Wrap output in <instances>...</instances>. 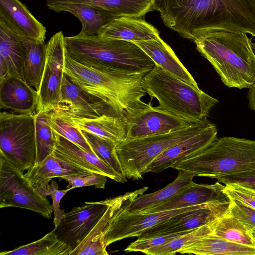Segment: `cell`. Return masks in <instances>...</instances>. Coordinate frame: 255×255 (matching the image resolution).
Returning a JSON list of instances; mask_svg holds the SVG:
<instances>
[{"label": "cell", "mask_w": 255, "mask_h": 255, "mask_svg": "<svg viewBox=\"0 0 255 255\" xmlns=\"http://www.w3.org/2000/svg\"><path fill=\"white\" fill-rule=\"evenodd\" d=\"M142 87L157 107L180 117L190 123L207 118L218 100L155 65L142 79Z\"/></svg>", "instance_id": "5"}, {"label": "cell", "mask_w": 255, "mask_h": 255, "mask_svg": "<svg viewBox=\"0 0 255 255\" xmlns=\"http://www.w3.org/2000/svg\"><path fill=\"white\" fill-rule=\"evenodd\" d=\"M224 187L225 185L218 181L213 184L193 182L168 200L139 213H152L218 201H229L230 199L223 192Z\"/></svg>", "instance_id": "18"}, {"label": "cell", "mask_w": 255, "mask_h": 255, "mask_svg": "<svg viewBox=\"0 0 255 255\" xmlns=\"http://www.w3.org/2000/svg\"><path fill=\"white\" fill-rule=\"evenodd\" d=\"M195 176L192 173L178 170V175L173 182L157 191L142 194L129 200L122 206L123 210L128 213L134 214L153 208L191 184Z\"/></svg>", "instance_id": "28"}, {"label": "cell", "mask_w": 255, "mask_h": 255, "mask_svg": "<svg viewBox=\"0 0 255 255\" xmlns=\"http://www.w3.org/2000/svg\"><path fill=\"white\" fill-rule=\"evenodd\" d=\"M73 126L119 144L127 134V121L119 116L104 115L94 118L79 117L56 109Z\"/></svg>", "instance_id": "20"}, {"label": "cell", "mask_w": 255, "mask_h": 255, "mask_svg": "<svg viewBox=\"0 0 255 255\" xmlns=\"http://www.w3.org/2000/svg\"><path fill=\"white\" fill-rule=\"evenodd\" d=\"M0 17L18 34L45 40L46 29L19 0H0Z\"/></svg>", "instance_id": "24"}, {"label": "cell", "mask_w": 255, "mask_h": 255, "mask_svg": "<svg viewBox=\"0 0 255 255\" xmlns=\"http://www.w3.org/2000/svg\"><path fill=\"white\" fill-rule=\"evenodd\" d=\"M25 48L19 35L0 17V60L5 64L10 76L24 81L23 67Z\"/></svg>", "instance_id": "27"}, {"label": "cell", "mask_w": 255, "mask_h": 255, "mask_svg": "<svg viewBox=\"0 0 255 255\" xmlns=\"http://www.w3.org/2000/svg\"><path fill=\"white\" fill-rule=\"evenodd\" d=\"M194 42L228 87L249 88L255 82V53L247 33L218 31Z\"/></svg>", "instance_id": "3"}, {"label": "cell", "mask_w": 255, "mask_h": 255, "mask_svg": "<svg viewBox=\"0 0 255 255\" xmlns=\"http://www.w3.org/2000/svg\"><path fill=\"white\" fill-rule=\"evenodd\" d=\"M154 5V10L162 13L164 11L166 6V0H151Z\"/></svg>", "instance_id": "46"}, {"label": "cell", "mask_w": 255, "mask_h": 255, "mask_svg": "<svg viewBox=\"0 0 255 255\" xmlns=\"http://www.w3.org/2000/svg\"><path fill=\"white\" fill-rule=\"evenodd\" d=\"M252 45L254 49V51L255 53V43L252 42Z\"/></svg>", "instance_id": "48"}, {"label": "cell", "mask_w": 255, "mask_h": 255, "mask_svg": "<svg viewBox=\"0 0 255 255\" xmlns=\"http://www.w3.org/2000/svg\"><path fill=\"white\" fill-rule=\"evenodd\" d=\"M36 160L35 165L41 163L54 150L55 141L53 130L47 121L46 113L36 112Z\"/></svg>", "instance_id": "36"}, {"label": "cell", "mask_w": 255, "mask_h": 255, "mask_svg": "<svg viewBox=\"0 0 255 255\" xmlns=\"http://www.w3.org/2000/svg\"><path fill=\"white\" fill-rule=\"evenodd\" d=\"M19 35L25 48L23 67L24 81L38 91L45 67L46 44L45 40H34Z\"/></svg>", "instance_id": "30"}, {"label": "cell", "mask_w": 255, "mask_h": 255, "mask_svg": "<svg viewBox=\"0 0 255 255\" xmlns=\"http://www.w3.org/2000/svg\"><path fill=\"white\" fill-rule=\"evenodd\" d=\"M38 103L37 91L26 82L10 76L0 83V108L16 113H35Z\"/></svg>", "instance_id": "22"}, {"label": "cell", "mask_w": 255, "mask_h": 255, "mask_svg": "<svg viewBox=\"0 0 255 255\" xmlns=\"http://www.w3.org/2000/svg\"><path fill=\"white\" fill-rule=\"evenodd\" d=\"M70 249L59 240L52 231L40 239L22 245L13 250L4 251L0 255H70Z\"/></svg>", "instance_id": "32"}, {"label": "cell", "mask_w": 255, "mask_h": 255, "mask_svg": "<svg viewBox=\"0 0 255 255\" xmlns=\"http://www.w3.org/2000/svg\"><path fill=\"white\" fill-rule=\"evenodd\" d=\"M10 76L5 64L3 61L0 60V83Z\"/></svg>", "instance_id": "45"}, {"label": "cell", "mask_w": 255, "mask_h": 255, "mask_svg": "<svg viewBox=\"0 0 255 255\" xmlns=\"http://www.w3.org/2000/svg\"><path fill=\"white\" fill-rule=\"evenodd\" d=\"M204 204L147 214L128 213L122 207L112 218L106 236V246L125 238L138 237L143 231L177 214L200 208Z\"/></svg>", "instance_id": "12"}, {"label": "cell", "mask_w": 255, "mask_h": 255, "mask_svg": "<svg viewBox=\"0 0 255 255\" xmlns=\"http://www.w3.org/2000/svg\"><path fill=\"white\" fill-rule=\"evenodd\" d=\"M250 231L255 228V209L238 201L230 199L229 212Z\"/></svg>", "instance_id": "40"}, {"label": "cell", "mask_w": 255, "mask_h": 255, "mask_svg": "<svg viewBox=\"0 0 255 255\" xmlns=\"http://www.w3.org/2000/svg\"><path fill=\"white\" fill-rule=\"evenodd\" d=\"M72 188L64 190H58V185L56 181L52 180L48 187V195L51 196L52 200L51 207L54 213L53 224L55 227L59 224L61 219L65 214L64 210L60 208V202L63 197Z\"/></svg>", "instance_id": "43"}, {"label": "cell", "mask_w": 255, "mask_h": 255, "mask_svg": "<svg viewBox=\"0 0 255 255\" xmlns=\"http://www.w3.org/2000/svg\"><path fill=\"white\" fill-rule=\"evenodd\" d=\"M160 67L182 80L194 86L196 81L183 65L169 45L159 37L134 42Z\"/></svg>", "instance_id": "26"}, {"label": "cell", "mask_w": 255, "mask_h": 255, "mask_svg": "<svg viewBox=\"0 0 255 255\" xmlns=\"http://www.w3.org/2000/svg\"><path fill=\"white\" fill-rule=\"evenodd\" d=\"M191 231L168 234L138 237L137 240L131 243L125 250V251L126 252H141L144 253L145 251L152 248H154L165 243L177 236L184 234Z\"/></svg>", "instance_id": "38"}, {"label": "cell", "mask_w": 255, "mask_h": 255, "mask_svg": "<svg viewBox=\"0 0 255 255\" xmlns=\"http://www.w3.org/2000/svg\"><path fill=\"white\" fill-rule=\"evenodd\" d=\"M219 219L177 236L165 243L152 248L145 251L144 254L148 255H175L182 248L212 233Z\"/></svg>", "instance_id": "35"}, {"label": "cell", "mask_w": 255, "mask_h": 255, "mask_svg": "<svg viewBox=\"0 0 255 255\" xmlns=\"http://www.w3.org/2000/svg\"><path fill=\"white\" fill-rule=\"evenodd\" d=\"M64 73L84 93L107 104L127 121L151 106L141 100L146 94L142 85L143 75L85 65L66 52Z\"/></svg>", "instance_id": "2"}, {"label": "cell", "mask_w": 255, "mask_h": 255, "mask_svg": "<svg viewBox=\"0 0 255 255\" xmlns=\"http://www.w3.org/2000/svg\"><path fill=\"white\" fill-rule=\"evenodd\" d=\"M228 212L218 220L212 234L230 242L255 247L250 231Z\"/></svg>", "instance_id": "34"}, {"label": "cell", "mask_w": 255, "mask_h": 255, "mask_svg": "<svg viewBox=\"0 0 255 255\" xmlns=\"http://www.w3.org/2000/svg\"><path fill=\"white\" fill-rule=\"evenodd\" d=\"M217 138L216 126L211 123L201 132L168 148L147 167L145 173H159L179 161L207 148Z\"/></svg>", "instance_id": "16"}, {"label": "cell", "mask_w": 255, "mask_h": 255, "mask_svg": "<svg viewBox=\"0 0 255 255\" xmlns=\"http://www.w3.org/2000/svg\"><path fill=\"white\" fill-rule=\"evenodd\" d=\"M230 201L205 204L202 207L177 214L143 231L138 237L189 231L219 219L229 212Z\"/></svg>", "instance_id": "13"}, {"label": "cell", "mask_w": 255, "mask_h": 255, "mask_svg": "<svg viewBox=\"0 0 255 255\" xmlns=\"http://www.w3.org/2000/svg\"><path fill=\"white\" fill-rule=\"evenodd\" d=\"M91 173L59 159L52 152L41 163L27 170L24 175L40 195L46 198L48 196L49 183L52 178Z\"/></svg>", "instance_id": "23"}, {"label": "cell", "mask_w": 255, "mask_h": 255, "mask_svg": "<svg viewBox=\"0 0 255 255\" xmlns=\"http://www.w3.org/2000/svg\"><path fill=\"white\" fill-rule=\"evenodd\" d=\"M249 89L247 94L249 106L251 110L255 111V82Z\"/></svg>", "instance_id": "44"}, {"label": "cell", "mask_w": 255, "mask_h": 255, "mask_svg": "<svg viewBox=\"0 0 255 255\" xmlns=\"http://www.w3.org/2000/svg\"><path fill=\"white\" fill-rule=\"evenodd\" d=\"M51 10L72 13L81 21L82 29L79 34L83 36L98 35L101 28L115 18L122 16L115 12L89 4L77 3H46Z\"/></svg>", "instance_id": "21"}, {"label": "cell", "mask_w": 255, "mask_h": 255, "mask_svg": "<svg viewBox=\"0 0 255 255\" xmlns=\"http://www.w3.org/2000/svg\"><path fill=\"white\" fill-rule=\"evenodd\" d=\"M35 113H0V155L22 171L35 163Z\"/></svg>", "instance_id": "8"}, {"label": "cell", "mask_w": 255, "mask_h": 255, "mask_svg": "<svg viewBox=\"0 0 255 255\" xmlns=\"http://www.w3.org/2000/svg\"><path fill=\"white\" fill-rule=\"evenodd\" d=\"M211 123L206 118L183 129L121 142L117 145L116 151L127 178L142 179L147 167L163 151L201 132Z\"/></svg>", "instance_id": "7"}, {"label": "cell", "mask_w": 255, "mask_h": 255, "mask_svg": "<svg viewBox=\"0 0 255 255\" xmlns=\"http://www.w3.org/2000/svg\"><path fill=\"white\" fill-rule=\"evenodd\" d=\"M250 232H251V235H252L253 239L255 241V228H254V229H252L250 231Z\"/></svg>", "instance_id": "47"}, {"label": "cell", "mask_w": 255, "mask_h": 255, "mask_svg": "<svg viewBox=\"0 0 255 255\" xmlns=\"http://www.w3.org/2000/svg\"><path fill=\"white\" fill-rule=\"evenodd\" d=\"M147 187L128 192L112 200L103 216L83 241L70 253V255H108L106 250V236L115 213L127 202L142 194Z\"/></svg>", "instance_id": "15"}, {"label": "cell", "mask_w": 255, "mask_h": 255, "mask_svg": "<svg viewBox=\"0 0 255 255\" xmlns=\"http://www.w3.org/2000/svg\"><path fill=\"white\" fill-rule=\"evenodd\" d=\"M191 124L180 117L151 106L127 120L126 140L166 133L185 128Z\"/></svg>", "instance_id": "14"}, {"label": "cell", "mask_w": 255, "mask_h": 255, "mask_svg": "<svg viewBox=\"0 0 255 255\" xmlns=\"http://www.w3.org/2000/svg\"><path fill=\"white\" fill-rule=\"evenodd\" d=\"M68 184L67 188H75L90 186H94L96 188L104 189L107 182V176L92 173L88 175H80L63 177Z\"/></svg>", "instance_id": "39"}, {"label": "cell", "mask_w": 255, "mask_h": 255, "mask_svg": "<svg viewBox=\"0 0 255 255\" xmlns=\"http://www.w3.org/2000/svg\"><path fill=\"white\" fill-rule=\"evenodd\" d=\"M217 179L225 185L235 183L255 190V170L235 173L218 177Z\"/></svg>", "instance_id": "42"}, {"label": "cell", "mask_w": 255, "mask_h": 255, "mask_svg": "<svg viewBox=\"0 0 255 255\" xmlns=\"http://www.w3.org/2000/svg\"><path fill=\"white\" fill-rule=\"evenodd\" d=\"M18 207L50 219L53 210L23 171L0 155V208Z\"/></svg>", "instance_id": "9"}, {"label": "cell", "mask_w": 255, "mask_h": 255, "mask_svg": "<svg viewBox=\"0 0 255 255\" xmlns=\"http://www.w3.org/2000/svg\"><path fill=\"white\" fill-rule=\"evenodd\" d=\"M69 2L89 4L118 13L122 16L142 18L154 10L151 0H47L46 3Z\"/></svg>", "instance_id": "31"}, {"label": "cell", "mask_w": 255, "mask_h": 255, "mask_svg": "<svg viewBox=\"0 0 255 255\" xmlns=\"http://www.w3.org/2000/svg\"><path fill=\"white\" fill-rule=\"evenodd\" d=\"M57 109L82 118H94L104 115L120 117L107 104L84 93L65 73L63 80L61 99Z\"/></svg>", "instance_id": "17"}, {"label": "cell", "mask_w": 255, "mask_h": 255, "mask_svg": "<svg viewBox=\"0 0 255 255\" xmlns=\"http://www.w3.org/2000/svg\"><path fill=\"white\" fill-rule=\"evenodd\" d=\"M178 253L198 255H255V247L230 242L211 233L182 248Z\"/></svg>", "instance_id": "29"}, {"label": "cell", "mask_w": 255, "mask_h": 255, "mask_svg": "<svg viewBox=\"0 0 255 255\" xmlns=\"http://www.w3.org/2000/svg\"><path fill=\"white\" fill-rule=\"evenodd\" d=\"M160 16L167 27L193 41L218 31L255 37V0H166Z\"/></svg>", "instance_id": "1"}, {"label": "cell", "mask_w": 255, "mask_h": 255, "mask_svg": "<svg viewBox=\"0 0 255 255\" xmlns=\"http://www.w3.org/2000/svg\"><path fill=\"white\" fill-rule=\"evenodd\" d=\"M111 199L86 202L65 213L52 231L58 239L71 250H75L86 238L105 212Z\"/></svg>", "instance_id": "11"}, {"label": "cell", "mask_w": 255, "mask_h": 255, "mask_svg": "<svg viewBox=\"0 0 255 255\" xmlns=\"http://www.w3.org/2000/svg\"><path fill=\"white\" fill-rule=\"evenodd\" d=\"M66 47L62 31L53 35L46 44L45 67L39 90L36 112H48L57 109L61 99L64 75Z\"/></svg>", "instance_id": "10"}, {"label": "cell", "mask_w": 255, "mask_h": 255, "mask_svg": "<svg viewBox=\"0 0 255 255\" xmlns=\"http://www.w3.org/2000/svg\"><path fill=\"white\" fill-rule=\"evenodd\" d=\"M53 132L55 141L53 153L56 157L74 166L123 183L115 171L93 152L84 149L53 131Z\"/></svg>", "instance_id": "19"}, {"label": "cell", "mask_w": 255, "mask_h": 255, "mask_svg": "<svg viewBox=\"0 0 255 255\" xmlns=\"http://www.w3.org/2000/svg\"><path fill=\"white\" fill-rule=\"evenodd\" d=\"M98 35L132 42L155 39L159 32L142 18L119 16L102 27Z\"/></svg>", "instance_id": "25"}, {"label": "cell", "mask_w": 255, "mask_h": 255, "mask_svg": "<svg viewBox=\"0 0 255 255\" xmlns=\"http://www.w3.org/2000/svg\"><path fill=\"white\" fill-rule=\"evenodd\" d=\"M80 130L93 153L115 171L122 180L123 183L126 182L127 178L116 151L118 144L113 141L102 138L90 132Z\"/></svg>", "instance_id": "33"}, {"label": "cell", "mask_w": 255, "mask_h": 255, "mask_svg": "<svg viewBox=\"0 0 255 255\" xmlns=\"http://www.w3.org/2000/svg\"><path fill=\"white\" fill-rule=\"evenodd\" d=\"M66 53L87 66H101L126 74L144 76L155 66L153 61L134 42L79 34L65 37Z\"/></svg>", "instance_id": "4"}, {"label": "cell", "mask_w": 255, "mask_h": 255, "mask_svg": "<svg viewBox=\"0 0 255 255\" xmlns=\"http://www.w3.org/2000/svg\"><path fill=\"white\" fill-rule=\"evenodd\" d=\"M171 168L211 178L255 170V140L225 136Z\"/></svg>", "instance_id": "6"}, {"label": "cell", "mask_w": 255, "mask_h": 255, "mask_svg": "<svg viewBox=\"0 0 255 255\" xmlns=\"http://www.w3.org/2000/svg\"><path fill=\"white\" fill-rule=\"evenodd\" d=\"M224 193L230 199L238 201L255 209V190L233 183L225 185Z\"/></svg>", "instance_id": "41"}, {"label": "cell", "mask_w": 255, "mask_h": 255, "mask_svg": "<svg viewBox=\"0 0 255 255\" xmlns=\"http://www.w3.org/2000/svg\"><path fill=\"white\" fill-rule=\"evenodd\" d=\"M47 121L52 130L84 149L93 152L81 130L73 126L57 110L46 113Z\"/></svg>", "instance_id": "37"}]
</instances>
